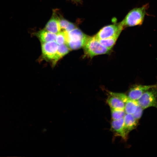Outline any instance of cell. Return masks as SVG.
Here are the masks:
<instances>
[{
	"mask_svg": "<svg viewBox=\"0 0 157 157\" xmlns=\"http://www.w3.org/2000/svg\"><path fill=\"white\" fill-rule=\"evenodd\" d=\"M149 7V4L147 3L131 10L120 22L123 27L141 25L145 16L148 15L147 11Z\"/></svg>",
	"mask_w": 157,
	"mask_h": 157,
	"instance_id": "obj_1",
	"label": "cell"
},
{
	"mask_svg": "<svg viewBox=\"0 0 157 157\" xmlns=\"http://www.w3.org/2000/svg\"><path fill=\"white\" fill-rule=\"evenodd\" d=\"M83 47L85 56L91 58L97 55L108 54L111 50L102 45L95 35L89 36Z\"/></svg>",
	"mask_w": 157,
	"mask_h": 157,
	"instance_id": "obj_2",
	"label": "cell"
},
{
	"mask_svg": "<svg viewBox=\"0 0 157 157\" xmlns=\"http://www.w3.org/2000/svg\"><path fill=\"white\" fill-rule=\"evenodd\" d=\"M64 31L66 44L71 49H77L83 47L89 37L77 28H75L68 32Z\"/></svg>",
	"mask_w": 157,
	"mask_h": 157,
	"instance_id": "obj_3",
	"label": "cell"
},
{
	"mask_svg": "<svg viewBox=\"0 0 157 157\" xmlns=\"http://www.w3.org/2000/svg\"><path fill=\"white\" fill-rule=\"evenodd\" d=\"M157 85L146 91L137 101L144 109L150 107L157 108Z\"/></svg>",
	"mask_w": 157,
	"mask_h": 157,
	"instance_id": "obj_4",
	"label": "cell"
},
{
	"mask_svg": "<svg viewBox=\"0 0 157 157\" xmlns=\"http://www.w3.org/2000/svg\"><path fill=\"white\" fill-rule=\"evenodd\" d=\"M123 28L120 22L106 26L101 29L95 36L98 39L108 38L119 35Z\"/></svg>",
	"mask_w": 157,
	"mask_h": 157,
	"instance_id": "obj_5",
	"label": "cell"
},
{
	"mask_svg": "<svg viewBox=\"0 0 157 157\" xmlns=\"http://www.w3.org/2000/svg\"><path fill=\"white\" fill-rule=\"evenodd\" d=\"M156 85H135L129 89L127 96L129 99L137 101L146 91Z\"/></svg>",
	"mask_w": 157,
	"mask_h": 157,
	"instance_id": "obj_6",
	"label": "cell"
},
{
	"mask_svg": "<svg viewBox=\"0 0 157 157\" xmlns=\"http://www.w3.org/2000/svg\"><path fill=\"white\" fill-rule=\"evenodd\" d=\"M43 56L47 59L53 60L56 54L58 45L55 41L42 43Z\"/></svg>",
	"mask_w": 157,
	"mask_h": 157,
	"instance_id": "obj_7",
	"label": "cell"
},
{
	"mask_svg": "<svg viewBox=\"0 0 157 157\" xmlns=\"http://www.w3.org/2000/svg\"><path fill=\"white\" fill-rule=\"evenodd\" d=\"M111 129L117 136L126 140L128 135L126 134L124 128V117L119 119L113 120L111 124Z\"/></svg>",
	"mask_w": 157,
	"mask_h": 157,
	"instance_id": "obj_8",
	"label": "cell"
},
{
	"mask_svg": "<svg viewBox=\"0 0 157 157\" xmlns=\"http://www.w3.org/2000/svg\"><path fill=\"white\" fill-rule=\"evenodd\" d=\"M124 129L127 135L137 126L138 120L132 114H126L124 117Z\"/></svg>",
	"mask_w": 157,
	"mask_h": 157,
	"instance_id": "obj_9",
	"label": "cell"
},
{
	"mask_svg": "<svg viewBox=\"0 0 157 157\" xmlns=\"http://www.w3.org/2000/svg\"><path fill=\"white\" fill-rule=\"evenodd\" d=\"M44 29L56 34L61 31L59 19L56 16H53L46 24Z\"/></svg>",
	"mask_w": 157,
	"mask_h": 157,
	"instance_id": "obj_10",
	"label": "cell"
},
{
	"mask_svg": "<svg viewBox=\"0 0 157 157\" xmlns=\"http://www.w3.org/2000/svg\"><path fill=\"white\" fill-rule=\"evenodd\" d=\"M42 43L55 41L56 34L50 32L45 29L41 30L36 34Z\"/></svg>",
	"mask_w": 157,
	"mask_h": 157,
	"instance_id": "obj_11",
	"label": "cell"
},
{
	"mask_svg": "<svg viewBox=\"0 0 157 157\" xmlns=\"http://www.w3.org/2000/svg\"><path fill=\"white\" fill-rule=\"evenodd\" d=\"M106 101L110 108L124 110V103L116 97L109 95Z\"/></svg>",
	"mask_w": 157,
	"mask_h": 157,
	"instance_id": "obj_12",
	"label": "cell"
},
{
	"mask_svg": "<svg viewBox=\"0 0 157 157\" xmlns=\"http://www.w3.org/2000/svg\"><path fill=\"white\" fill-rule=\"evenodd\" d=\"M69 50L70 49L65 44L58 45L56 54L52 60L53 64H55L59 59L67 54Z\"/></svg>",
	"mask_w": 157,
	"mask_h": 157,
	"instance_id": "obj_13",
	"label": "cell"
},
{
	"mask_svg": "<svg viewBox=\"0 0 157 157\" xmlns=\"http://www.w3.org/2000/svg\"><path fill=\"white\" fill-rule=\"evenodd\" d=\"M124 110L126 114H133L136 111L138 104L137 101L129 98L125 103Z\"/></svg>",
	"mask_w": 157,
	"mask_h": 157,
	"instance_id": "obj_14",
	"label": "cell"
},
{
	"mask_svg": "<svg viewBox=\"0 0 157 157\" xmlns=\"http://www.w3.org/2000/svg\"><path fill=\"white\" fill-rule=\"evenodd\" d=\"M119 35L104 39H98L101 44L108 49H112L118 39Z\"/></svg>",
	"mask_w": 157,
	"mask_h": 157,
	"instance_id": "obj_15",
	"label": "cell"
},
{
	"mask_svg": "<svg viewBox=\"0 0 157 157\" xmlns=\"http://www.w3.org/2000/svg\"><path fill=\"white\" fill-rule=\"evenodd\" d=\"M60 24L61 30L69 32L75 28V25L65 19H59Z\"/></svg>",
	"mask_w": 157,
	"mask_h": 157,
	"instance_id": "obj_16",
	"label": "cell"
},
{
	"mask_svg": "<svg viewBox=\"0 0 157 157\" xmlns=\"http://www.w3.org/2000/svg\"><path fill=\"white\" fill-rule=\"evenodd\" d=\"M110 111L113 120H116L123 117L126 114L123 109L110 108Z\"/></svg>",
	"mask_w": 157,
	"mask_h": 157,
	"instance_id": "obj_17",
	"label": "cell"
},
{
	"mask_svg": "<svg viewBox=\"0 0 157 157\" xmlns=\"http://www.w3.org/2000/svg\"><path fill=\"white\" fill-rule=\"evenodd\" d=\"M55 40L58 45L66 44V36L65 31H60L57 34Z\"/></svg>",
	"mask_w": 157,
	"mask_h": 157,
	"instance_id": "obj_18",
	"label": "cell"
},
{
	"mask_svg": "<svg viewBox=\"0 0 157 157\" xmlns=\"http://www.w3.org/2000/svg\"><path fill=\"white\" fill-rule=\"evenodd\" d=\"M144 110L142 107L138 105L136 111L132 115L134 117L138 120L141 117Z\"/></svg>",
	"mask_w": 157,
	"mask_h": 157,
	"instance_id": "obj_19",
	"label": "cell"
}]
</instances>
